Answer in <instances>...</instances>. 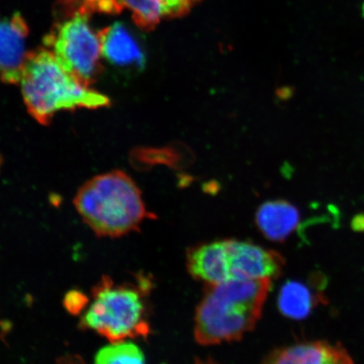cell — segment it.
Listing matches in <instances>:
<instances>
[{
	"instance_id": "1",
	"label": "cell",
	"mask_w": 364,
	"mask_h": 364,
	"mask_svg": "<svg viewBox=\"0 0 364 364\" xmlns=\"http://www.w3.org/2000/svg\"><path fill=\"white\" fill-rule=\"evenodd\" d=\"M272 279H231L207 284L195 316V339L203 346L239 341L262 316Z\"/></svg>"
},
{
	"instance_id": "2",
	"label": "cell",
	"mask_w": 364,
	"mask_h": 364,
	"mask_svg": "<svg viewBox=\"0 0 364 364\" xmlns=\"http://www.w3.org/2000/svg\"><path fill=\"white\" fill-rule=\"evenodd\" d=\"M20 84L27 111L43 125H48L58 111L110 105L106 95L68 72L48 48L27 54Z\"/></svg>"
},
{
	"instance_id": "3",
	"label": "cell",
	"mask_w": 364,
	"mask_h": 364,
	"mask_svg": "<svg viewBox=\"0 0 364 364\" xmlns=\"http://www.w3.org/2000/svg\"><path fill=\"white\" fill-rule=\"evenodd\" d=\"M77 212L99 237L119 238L140 230L147 218L142 193L122 171L93 177L81 186L74 200Z\"/></svg>"
},
{
	"instance_id": "4",
	"label": "cell",
	"mask_w": 364,
	"mask_h": 364,
	"mask_svg": "<svg viewBox=\"0 0 364 364\" xmlns=\"http://www.w3.org/2000/svg\"><path fill=\"white\" fill-rule=\"evenodd\" d=\"M148 282L140 286L117 285L109 276H104L92 289L93 302L82 316V330L97 332L107 340L147 338L150 334L144 294Z\"/></svg>"
},
{
	"instance_id": "5",
	"label": "cell",
	"mask_w": 364,
	"mask_h": 364,
	"mask_svg": "<svg viewBox=\"0 0 364 364\" xmlns=\"http://www.w3.org/2000/svg\"><path fill=\"white\" fill-rule=\"evenodd\" d=\"M44 43L68 72L90 85L102 74V46L99 34L91 28L87 14L77 12L58 23Z\"/></svg>"
},
{
	"instance_id": "6",
	"label": "cell",
	"mask_w": 364,
	"mask_h": 364,
	"mask_svg": "<svg viewBox=\"0 0 364 364\" xmlns=\"http://www.w3.org/2000/svg\"><path fill=\"white\" fill-rule=\"evenodd\" d=\"M228 263L231 279H273L284 270V259L275 250L227 240Z\"/></svg>"
},
{
	"instance_id": "7",
	"label": "cell",
	"mask_w": 364,
	"mask_h": 364,
	"mask_svg": "<svg viewBox=\"0 0 364 364\" xmlns=\"http://www.w3.org/2000/svg\"><path fill=\"white\" fill-rule=\"evenodd\" d=\"M29 29L24 17L16 13L0 21V78L7 84H20L27 54Z\"/></svg>"
},
{
	"instance_id": "8",
	"label": "cell",
	"mask_w": 364,
	"mask_h": 364,
	"mask_svg": "<svg viewBox=\"0 0 364 364\" xmlns=\"http://www.w3.org/2000/svg\"><path fill=\"white\" fill-rule=\"evenodd\" d=\"M265 363L348 364L353 363L341 344L326 341H309L277 348L264 359Z\"/></svg>"
},
{
	"instance_id": "9",
	"label": "cell",
	"mask_w": 364,
	"mask_h": 364,
	"mask_svg": "<svg viewBox=\"0 0 364 364\" xmlns=\"http://www.w3.org/2000/svg\"><path fill=\"white\" fill-rule=\"evenodd\" d=\"M186 265L194 279L206 284L230 280L227 240L191 248L186 255Z\"/></svg>"
},
{
	"instance_id": "10",
	"label": "cell",
	"mask_w": 364,
	"mask_h": 364,
	"mask_svg": "<svg viewBox=\"0 0 364 364\" xmlns=\"http://www.w3.org/2000/svg\"><path fill=\"white\" fill-rule=\"evenodd\" d=\"M102 54L109 63L119 68H144L145 56L142 48L131 31L120 22L100 31Z\"/></svg>"
},
{
	"instance_id": "11",
	"label": "cell",
	"mask_w": 364,
	"mask_h": 364,
	"mask_svg": "<svg viewBox=\"0 0 364 364\" xmlns=\"http://www.w3.org/2000/svg\"><path fill=\"white\" fill-rule=\"evenodd\" d=\"M299 220L297 208L284 200L263 203L256 215L257 225L263 235L277 242L288 238L297 229Z\"/></svg>"
},
{
	"instance_id": "12",
	"label": "cell",
	"mask_w": 364,
	"mask_h": 364,
	"mask_svg": "<svg viewBox=\"0 0 364 364\" xmlns=\"http://www.w3.org/2000/svg\"><path fill=\"white\" fill-rule=\"evenodd\" d=\"M316 304L315 295L311 289L296 281L288 282L282 287L277 299V306L282 314L294 320L308 317Z\"/></svg>"
},
{
	"instance_id": "13",
	"label": "cell",
	"mask_w": 364,
	"mask_h": 364,
	"mask_svg": "<svg viewBox=\"0 0 364 364\" xmlns=\"http://www.w3.org/2000/svg\"><path fill=\"white\" fill-rule=\"evenodd\" d=\"M122 9L132 12L135 24L145 31H151L166 18L162 0H119Z\"/></svg>"
},
{
	"instance_id": "14",
	"label": "cell",
	"mask_w": 364,
	"mask_h": 364,
	"mask_svg": "<svg viewBox=\"0 0 364 364\" xmlns=\"http://www.w3.org/2000/svg\"><path fill=\"white\" fill-rule=\"evenodd\" d=\"M95 362L101 364L144 363L145 357L138 346L120 341L100 350L95 355Z\"/></svg>"
},
{
	"instance_id": "15",
	"label": "cell",
	"mask_w": 364,
	"mask_h": 364,
	"mask_svg": "<svg viewBox=\"0 0 364 364\" xmlns=\"http://www.w3.org/2000/svg\"><path fill=\"white\" fill-rule=\"evenodd\" d=\"M166 18H176L186 15L198 3V0H162Z\"/></svg>"
},
{
	"instance_id": "16",
	"label": "cell",
	"mask_w": 364,
	"mask_h": 364,
	"mask_svg": "<svg viewBox=\"0 0 364 364\" xmlns=\"http://www.w3.org/2000/svg\"><path fill=\"white\" fill-rule=\"evenodd\" d=\"M89 299L87 296L78 290H71L63 299V306L72 315L77 316L87 306Z\"/></svg>"
}]
</instances>
